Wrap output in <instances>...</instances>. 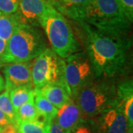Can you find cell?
<instances>
[{"instance_id":"6da1fadb","label":"cell","mask_w":133,"mask_h":133,"mask_svg":"<svg viewBox=\"0 0 133 133\" xmlns=\"http://www.w3.org/2000/svg\"><path fill=\"white\" fill-rule=\"evenodd\" d=\"M87 36V56L97 78H112L124 71L131 41L127 34L108 33L79 23Z\"/></svg>"},{"instance_id":"7a4b0ae2","label":"cell","mask_w":133,"mask_h":133,"mask_svg":"<svg viewBox=\"0 0 133 133\" xmlns=\"http://www.w3.org/2000/svg\"><path fill=\"white\" fill-rule=\"evenodd\" d=\"M46 48L42 32L35 25L22 23L6 42L0 61L5 64L30 62Z\"/></svg>"},{"instance_id":"3957f363","label":"cell","mask_w":133,"mask_h":133,"mask_svg":"<svg viewBox=\"0 0 133 133\" xmlns=\"http://www.w3.org/2000/svg\"><path fill=\"white\" fill-rule=\"evenodd\" d=\"M77 22L85 23L102 31L120 34H127L131 24L118 0H92Z\"/></svg>"},{"instance_id":"277c9868","label":"cell","mask_w":133,"mask_h":133,"mask_svg":"<svg viewBox=\"0 0 133 133\" xmlns=\"http://www.w3.org/2000/svg\"><path fill=\"white\" fill-rule=\"evenodd\" d=\"M39 24L47 35L52 50L62 58H66L78 50V42L69 21L50 6L43 15Z\"/></svg>"},{"instance_id":"5b68a950","label":"cell","mask_w":133,"mask_h":133,"mask_svg":"<svg viewBox=\"0 0 133 133\" xmlns=\"http://www.w3.org/2000/svg\"><path fill=\"white\" fill-rule=\"evenodd\" d=\"M109 79L90 80L77 94L74 101L84 119H95L114 102L116 87Z\"/></svg>"},{"instance_id":"8992f818","label":"cell","mask_w":133,"mask_h":133,"mask_svg":"<svg viewBox=\"0 0 133 133\" xmlns=\"http://www.w3.org/2000/svg\"><path fill=\"white\" fill-rule=\"evenodd\" d=\"M64 59L50 48H46L31 64V78L33 89L56 81H64Z\"/></svg>"},{"instance_id":"52a82bcc","label":"cell","mask_w":133,"mask_h":133,"mask_svg":"<svg viewBox=\"0 0 133 133\" xmlns=\"http://www.w3.org/2000/svg\"><path fill=\"white\" fill-rule=\"evenodd\" d=\"M64 62V78L71 98L74 100L81 88L91 80L92 68L85 52H75Z\"/></svg>"},{"instance_id":"ba28073f","label":"cell","mask_w":133,"mask_h":133,"mask_svg":"<svg viewBox=\"0 0 133 133\" xmlns=\"http://www.w3.org/2000/svg\"><path fill=\"white\" fill-rule=\"evenodd\" d=\"M98 133H133L129 128L123 107L116 98L114 102L95 118Z\"/></svg>"},{"instance_id":"9c48e42d","label":"cell","mask_w":133,"mask_h":133,"mask_svg":"<svg viewBox=\"0 0 133 133\" xmlns=\"http://www.w3.org/2000/svg\"><path fill=\"white\" fill-rule=\"evenodd\" d=\"M32 62L10 63L3 66L5 75V90H11L19 87H28L33 88L31 78Z\"/></svg>"},{"instance_id":"30bf717a","label":"cell","mask_w":133,"mask_h":133,"mask_svg":"<svg viewBox=\"0 0 133 133\" xmlns=\"http://www.w3.org/2000/svg\"><path fill=\"white\" fill-rule=\"evenodd\" d=\"M51 5L44 0H18V14L23 22L36 26Z\"/></svg>"},{"instance_id":"8fae6325","label":"cell","mask_w":133,"mask_h":133,"mask_svg":"<svg viewBox=\"0 0 133 133\" xmlns=\"http://www.w3.org/2000/svg\"><path fill=\"white\" fill-rule=\"evenodd\" d=\"M55 118L64 133L70 132L84 119L78 105L72 98L58 109L57 115Z\"/></svg>"},{"instance_id":"7c38bea8","label":"cell","mask_w":133,"mask_h":133,"mask_svg":"<svg viewBox=\"0 0 133 133\" xmlns=\"http://www.w3.org/2000/svg\"><path fill=\"white\" fill-rule=\"evenodd\" d=\"M37 90H38L44 98H45L58 109H60L71 98L64 81L48 84Z\"/></svg>"},{"instance_id":"4fadbf2b","label":"cell","mask_w":133,"mask_h":133,"mask_svg":"<svg viewBox=\"0 0 133 133\" xmlns=\"http://www.w3.org/2000/svg\"><path fill=\"white\" fill-rule=\"evenodd\" d=\"M34 103L38 111V117L36 120L45 124H50L56 118L58 112V109L49 102L37 89H34Z\"/></svg>"},{"instance_id":"5bb4252c","label":"cell","mask_w":133,"mask_h":133,"mask_svg":"<svg viewBox=\"0 0 133 133\" xmlns=\"http://www.w3.org/2000/svg\"><path fill=\"white\" fill-rule=\"evenodd\" d=\"M92 0H58V11L78 22L85 8Z\"/></svg>"},{"instance_id":"9a60e30c","label":"cell","mask_w":133,"mask_h":133,"mask_svg":"<svg viewBox=\"0 0 133 133\" xmlns=\"http://www.w3.org/2000/svg\"><path fill=\"white\" fill-rule=\"evenodd\" d=\"M24 23L18 12L13 14H0V39L7 42L19 24Z\"/></svg>"},{"instance_id":"2e32d148","label":"cell","mask_w":133,"mask_h":133,"mask_svg":"<svg viewBox=\"0 0 133 133\" xmlns=\"http://www.w3.org/2000/svg\"><path fill=\"white\" fill-rule=\"evenodd\" d=\"M34 89L28 87H19L9 91V97L15 112L19 107L34 101Z\"/></svg>"},{"instance_id":"e0dca14e","label":"cell","mask_w":133,"mask_h":133,"mask_svg":"<svg viewBox=\"0 0 133 133\" xmlns=\"http://www.w3.org/2000/svg\"><path fill=\"white\" fill-rule=\"evenodd\" d=\"M15 113H16V127L17 124L19 123L30 122L36 121L38 115L34 101L22 105L15 112Z\"/></svg>"},{"instance_id":"ac0fdd59","label":"cell","mask_w":133,"mask_h":133,"mask_svg":"<svg viewBox=\"0 0 133 133\" xmlns=\"http://www.w3.org/2000/svg\"><path fill=\"white\" fill-rule=\"evenodd\" d=\"M50 124H47L34 121L30 122H22L17 124L19 133H50Z\"/></svg>"},{"instance_id":"d6986e66","label":"cell","mask_w":133,"mask_h":133,"mask_svg":"<svg viewBox=\"0 0 133 133\" xmlns=\"http://www.w3.org/2000/svg\"><path fill=\"white\" fill-rule=\"evenodd\" d=\"M0 109L8 117L10 122L16 127L15 110L10 99L9 91L7 90L0 94Z\"/></svg>"},{"instance_id":"ffe728a7","label":"cell","mask_w":133,"mask_h":133,"mask_svg":"<svg viewBox=\"0 0 133 133\" xmlns=\"http://www.w3.org/2000/svg\"><path fill=\"white\" fill-rule=\"evenodd\" d=\"M69 133H98L94 119H84Z\"/></svg>"},{"instance_id":"44dd1931","label":"cell","mask_w":133,"mask_h":133,"mask_svg":"<svg viewBox=\"0 0 133 133\" xmlns=\"http://www.w3.org/2000/svg\"><path fill=\"white\" fill-rule=\"evenodd\" d=\"M18 11V0H0V12L3 14H13Z\"/></svg>"},{"instance_id":"7402d4cb","label":"cell","mask_w":133,"mask_h":133,"mask_svg":"<svg viewBox=\"0 0 133 133\" xmlns=\"http://www.w3.org/2000/svg\"><path fill=\"white\" fill-rule=\"evenodd\" d=\"M118 1L125 16L128 19L129 22L132 23L133 20V0H118Z\"/></svg>"},{"instance_id":"603a6c76","label":"cell","mask_w":133,"mask_h":133,"mask_svg":"<svg viewBox=\"0 0 133 133\" xmlns=\"http://www.w3.org/2000/svg\"><path fill=\"white\" fill-rule=\"evenodd\" d=\"M0 133H19L16 127L13 124H8L0 127Z\"/></svg>"},{"instance_id":"cb8c5ba5","label":"cell","mask_w":133,"mask_h":133,"mask_svg":"<svg viewBox=\"0 0 133 133\" xmlns=\"http://www.w3.org/2000/svg\"><path fill=\"white\" fill-rule=\"evenodd\" d=\"M50 133H64L59 125L57 124L56 118H54L50 123Z\"/></svg>"},{"instance_id":"d4e9b609","label":"cell","mask_w":133,"mask_h":133,"mask_svg":"<svg viewBox=\"0 0 133 133\" xmlns=\"http://www.w3.org/2000/svg\"><path fill=\"white\" fill-rule=\"evenodd\" d=\"M8 124H11L10 122L9 119L8 118V117L0 109V127H4Z\"/></svg>"},{"instance_id":"484cf974","label":"cell","mask_w":133,"mask_h":133,"mask_svg":"<svg viewBox=\"0 0 133 133\" xmlns=\"http://www.w3.org/2000/svg\"><path fill=\"white\" fill-rule=\"evenodd\" d=\"M45 2H47L48 5H51L52 7H53L54 8L57 10L59 8V5H58V0H44Z\"/></svg>"},{"instance_id":"4316f807","label":"cell","mask_w":133,"mask_h":133,"mask_svg":"<svg viewBox=\"0 0 133 133\" xmlns=\"http://www.w3.org/2000/svg\"><path fill=\"white\" fill-rule=\"evenodd\" d=\"M5 46H6V42L2 41V39H0V56L2 55V53L4 52L5 49Z\"/></svg>"},{"instance_id":"83f0119b","label":"cell","mask_w":133,"mask_h":133,"mask_svg":"<svg viewBox=\"0 0 133 133\" xmlns=\"http://www.w3.org/2000/svg\"><path fill=\"white\" fill-rule=\"evenodd\" d=\"M5 89V81L2 76H0V92Z\"/></svg>"},{"instance_id":"f1b7e54d","label":"cell","mask_w":133,"mask_h":133,"mask_svg":"<svg viewBox=\"0 0 133 133\" xmlns=\"http://www.w3.org/2000/svg\"><path fill=\"white\" fill-rule=\"evenodd\" d=\"M5 63H3V62H2L1 61H0V69L1 68H3V66H5Z\"/></svg>"},{"instance_id":"f546056e","label":"cell","mask_w":133,"mask_h":133,"mask_svg":"<svg viewBox=\"0 0 133 133\" xmlns=\"http://www.w3.org/2000/svg\"><path fill=\"white\" fill-rule=\"evenodd\" d=\"M0 14H1V12H0Z\"/></svg>"}]
</instances>
